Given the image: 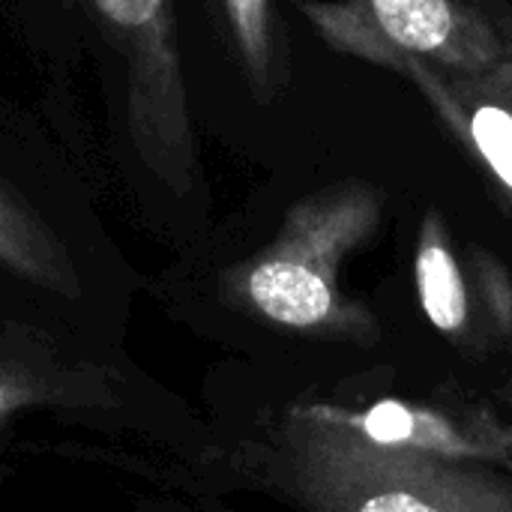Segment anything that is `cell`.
<instances>
[{
	"label": "cell",
	"instance_id": "6da1fadb",
	"mask_svg": "<svg viewBox=\"0 0 512 512\" xmlns=\"http://www.w3.org/2000/svg\"><path fill=\"white\" fill-rule=\"evenodd\" d=\"M282 480L309 512H512L486 465L378 447L309 405L282 426Z\"/></svg>",
	"mask_w": 512,
	"mask_h": 512
},
{
	"label": "cell",
	"instance_id": "7a4b0ae2",
	"mask_svg": "<svg viewBox=\"0 0 512 512\" xmlns=\"http://www.w3.org/2000/svg\"><path fill=\"white\" fill-rule=\"evenodd\" d=\"M381 219V192L336 183L303 198L276 240L237 273V294L264 321L333 339L366 342L372 315L342 291V264Z\"/></svg>",
	"mask_w": 512,
	"mask_h": 512
},
{
	"label": "cell",
	"instance_id": "3957f363",
	"mask_svg": "<svg viewBox=\"0 0 512 512\" xmlns=\"http://www.w3.org/2000/svg\"><path fill=\"white\" fill-rule=\"evenodd\" d=\"M303 12L327 45L384 69L420 57L474 72L512 54L510 0H309Z\"/></svg>",
	"mask_w": 512,
	"mask_h": 512
},
{
	"label": "cell",
	"instance_id": "277c9868",
	"mask_svg": "<svg viewBox=\"0 0 512 512\" xmlns=\"http://www.w3.org/2000/svg\"><path fill=\"white\" fill-rule=\"evenodd\" d=\"M129 72L132 138L162 183L195 186V144L177 57L171 0H87Z\"/></svg>",
	"mask_w": 512,
	"mask_h": 512
},
{
	"label": "cell",
	"instance_id": "5b68a950",
	"mask_svg": "<svg viewBox=\"0 0 512 512\" xmlns=\"http://www.w3.org/2000/svg\"><path fill=\"white\" fill-rule=\"evenodd\" d=\"M390 69L423 93L512 222V54L474 72L441 69L420 57H402Z\"/></svg>",
	"mask_w": 512,
	"mask_h": 512
},
{
	"label": "cell",
	"instance_id": "8992f818",
	"mask_svg": "<svg viewBox=\"0 0 512 512\" xmlns=\"http://www.w3.org/2000/svg\"><path fill=\"white\" fill-rule=\"evenodd\" d=\"M414 279L426 318L456 345L471 348L486 339L512 336V276L483 252H474V261L462 264L438 213L423 219Z\"/></svg>",
	"mask_w": 512,
	"mask_h": 512
},
{
	"label": "cell",
	"instance_id": "52a82bcc",
	"mask_svg": "<svg viewBox=\"0 0 512 512\" xmlns=\"http://www.w3.org/2000/svg\"><path fill=\"white\" fill-rule=\"evenodd\" d=\"M318 417L378 444L396 450H414L453 462L474 465H504L512 462V438L507 423L495 414L471 411L453 414L429 405H408L399 399H384L369 408H336L309 405Z\"/></svg>",
	"mask_w": 512,
	"mask_h": 512
},
{
	"label": "cell",
	"instance_id": "ba28073f",
	"mask_svg": "<svg viewBox=\"0 0 512 512\" xmlns=\"http://www.w3.org/2000/svg\"><path fill=\"white\" fill-rule=\"evenodd\" d=\"M0 264L12 267L30 282L66 291L69 270L57 243L9 198L0 192Z\"/></svg>",
	"mask_w": 512,
	"mask_h": 512
},
{
	"label": "cell",
	"instance_id": "9c48e42d",
	"mask_svg": "<svg viewBox=\"0 0 512 512\" xmlns=\"http://www.w3.org/2000/svg\"><path fill=\"white\" fill-rule=\"evenodd\" d=\"M222 12L252 87L261 96H270L276 90V75H279L273 0H222Z\"/></svg>",
	"mask_w": 512,
	"mask_h": 512
},
{
	"label": "cell",
	"instance_id": "30bf717a",
	"mask_svg": "<svg viewBox=\"0 0 512 512\" xmlns=\"http://www.w3.org/2000/svg\"><path fill=\"white\" fill-rule=\"evenodd\" d=\"M33 399H36V390L30 384L0 372V417H6L9 411H15L24 402H33Z\"/></svg>",
	"mask_w": 512,
	"mask_h": 512
},
{
	"label": "cell",
	"instance_id": "8fae6325",
	"mask_svg": "<svg viewBox=\"0 0 512 512\" xmlns=\"http://www.w3.org/2000/svg\"><path fill=\"white\" fill-rule=\"evenodd\" d=\"M507 405H510V420H507V429H510V438H512V381H510V390H507ZM510 471H512V462H510Z\"/></svg>",
	"mask_w": 512,
	"mask_h": 512
}]
</instances>
